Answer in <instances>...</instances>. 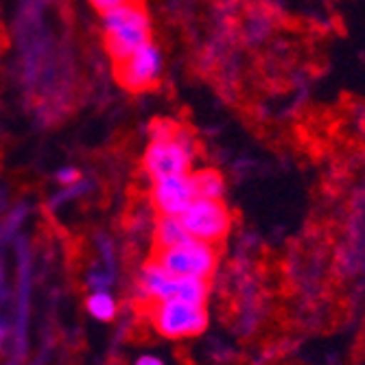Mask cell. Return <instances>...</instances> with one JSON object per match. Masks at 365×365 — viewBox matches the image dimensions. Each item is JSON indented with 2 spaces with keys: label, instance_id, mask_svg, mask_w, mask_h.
Returning <instances> with one entry per match:
<instances>
[{
  "label": "cell",
  "instance_id": "obj_16",
  "mask_svg": "<svg viewBox=\"0 0 365 365\" xmlns=\"http://www.w3.org/2000/svg\"><path fill=\"white\" fill-rule=\"evenodd\" d=\"M5 337H7V328H5V324L0 322V344L5 341Z\"/></svg>",
  "mask_w": 365,
  "mask_h": 365
},
{
  "label": "cell",
  "instance_id": "obj_12",
  "mask_svg": "<svg viewBox=\"0 0 365 365\" xmlns=\"http://www.w3.org/2000/svg\"><path fill=\"white\" fill-rule=\"evenodd\" d=\"M151 140H164V138H173L178 125L171 120H153L151 123Z\"/></svg>",
  "mask_w": 365,
  "mask_h": 365
},
{
  "label": "cell",
  "instance_id": "obj_1",
  "mask_svg": "<svg viewBox=\"0 0 365 365\" xmlns=\"http://www.w3.org/2000/svg\"><path fill=\"white\" fill-rule=\"evenodd\" d=\"M103 31H106V48L114 63L134 55L143 46L151 42V22L147 11L136 3H129L103 14Z\"/></svg>",
  "mask_w": 365,
  "mask_h": 365
},
{
  "label": "cell",
  "instance_id": "obj_2",
  "mask_svg": "<svg viewBox=\"0 0 365 365\" xmlns=\"http://www.w3.org/2000/svg\"><path fill=\"white\" fill-rule=\"evenodd\" d=\"M147 317L155 333L164 339H192L204 335L210 324L206 304L186 300H162L147 304Z\"/></svg>",
  "mask_w": 365,
  "mask_h": 365
},
{
  "label": "cell",
  "instance_id": "obj_4",
  "mask_svg": "<svg viewBox=\"0 0 365 365\" xmlns=\"http://www.w3.org/2000/svg\"><path fill=\"white\" fill-rule=\"evenodd\" d=\"M153 260L171 276L210 280L219 267V252L210 243L186 239L180 245L153 252Z\"/></svg>",
  "mask_w": 365,
  "mask_h": 365
},
{
  "label": "cell",
  "instance_id": "obj_13",
  "mask_svg": "<svg viewBox=\"0 0 365 365\" xmlns=\"http://www.w3.org/2000/svg\"><path fill=\"white\" fill-rule=\"evenodd\" d=\"M57 182L63 184V186H73V184L79 182V171L73 169V167H63V169L57 171Z\"/></svg>",
  "mask_w": 365,
  "mask_h": 365
},
{
  "label": "cell",
  "instance_id": "obj_6",
  "mask_svg": "<svg viewBox=\"0 0 365 365\" xmlns=\"http://www.w3.org/2000/svg\"><path fill=\"white\" fill-rule=\"evenodd\" d=\"M186 235L195 241L219 245L227 239L232 230V212L223 199L197 197L195 202L180 215Z\"/></svg>",
  "mask_w": 365,
  "mask_h": 365
},
{
  "label": "cell",
  "instance_id": "obj_14",
  "mask_svg": "<svg viewBox=\"0 0 365 365\" xmlns=\"http://www.w3.org/2000/svg\"><path fill=\"white\" fill-rule=\"evenodd\" d=\"M90 3H92L98 11H101V14H106V11H112V9H116V7L129 3V0H90Z\"/></svg>",
  "mask_w": 365,
  "mask_h": 365
},
{
  "label": "cell",
  "instance_id": "obj_15",
  "mask_svg": "<svg viewBox=\"0 0 365 365\" xmlns=\"http://www.w3.org/2000/svg\"><path fill=\"white\" fill-rule=\"evenodd\" d=\"M134 365H167L164 363L160 356H155V354H140L138 359H136V363Z\"/></svg>",
  "mask_w": 365,
  "mask_h": 365
},
{
  "label": "cell",
  "instance_id": "obj_8",
  "mask_svg": "<svg viewBox=\"0 0 365 365\" xmlns=\"http://www.w3.org/2000/svg\"><path fill=\"white\" fill-rule=\"evenodd\" d=\"M149 197H151V204L158 210V215H162V217H180L197 199L192 175L184 173V175H171V178L153 180Z\"/></svg>",
  "mask_w": 365,
  "mask_h": 365
},
{
  "label": "cell",
  "instance_id": "obj_7",
  "mask_svg": "<svg viewBox=\"0 0 365 365\" xmlns=\"http://www.w3.org/2000/svg\"><path fill=\"white\" fill-rule=\"evenodd\" d=\"M162 73V53L155 44H147L134 55L116 63V79L127 90H147L158 83Z\"/></svg>",
  "mask_w": 365,
  "mask_h": 365
},
{
  "label": "cell",
  "instance_id": "obj_9",
  "mask_svg": "<svg viewBox=\"0 0 365 365\" xmlns=\"http://www.w3.org/2000/svg\"><path fill=\"white\" fill-rule=\"evenodd\" d=\"M186 239H190V237L186 235L180 217H162L160 215V219H158V223L153 227V250L155 252L180 245Z\"/></svg>",
  "mask_w": 365,
  "mask_h": 365
},
{
  "label": "cell",
  "instance_id": "obj_5",
  "mask_svg": "<svg viewBox=\"0 0 365 365\" xmlns=\"http://www.w3.org/2000/svg\"><path fill=\"white\" fill-rule=\"evenodd\" d=\"M192 160H195V140L188 131L178 129L173 138L149 143L143 158V169L151 180H162L171 175L190 173Z\"/></svg>",
  "mask_w": 365,
  "mask_h": 365
},
{
  "label": "cell",
  "instance_id": "obj_11",
  "mask_svg": "<svg viewBox=\"0 0 365 365\" xmlns=\"http://www.w3.org/2000/svg\"><path fill=\"white\" fill-rule=\"evenodd\" d=\"M86 309L96 322H112L118 313V304L108 291H94L86 300Z\"/></svg>",
  "mask_w": 365,
  "mask_h": 365
},
{
  "label": "cell",
  "instance_id": "obj_10",
  "mask_svg": "<svg viewBox=\"0 0 365 365\" xmlns=\"http://www.w3.org/2000/svg\"><path fill=\"white\" fill-rule=\"evenodd\" d=\"M192 182L197 197H206V199H223L225 195V180L219 171L215 169H199L192 171Z\"/></svg>",
  "mask_w": 365,
  "mask_h": 365
},
{
  "label": "cell",
  "instance_id": "obj_3",
  "mask_svg": "<svg viewBox=\"0 0 365 365\" xmlns=\"http://www.w3.org/2000/svg\"><path fill=\"white\" fill-rule=\"evenodd\" d=\"M138 287L147 304L162 302V300H186L195 304H206L210 297V280L171 276L153 258L143 267Z\"/></svg>",
  "mask_w": 365,
  "mask_h": 365
}]
</instances>
